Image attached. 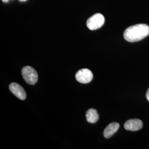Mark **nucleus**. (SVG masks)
<instances>
[{"label":"nucleus","instance_id":"obj_1","mask_svg":"<svg viewBox=\"0 0 149 149\" xmlns=\"http://www.w3.org/2000/svg\"><path fill=\"white\" fill-rule=\"evenodd\" d=\"M149 34V26L138 24L128 27L124 32V38L129 42H136L146 37Z\"/></svg>","mask_w":149,"mask_h":149},{"label":"nucleus","instance_id":"obj_2","mask_svg":"<svg viewBox=\"0 0 149 149\" xmlns=\"http://www.w3.org/2000/svg\"><path fill=\"white\" fill-rule=\"evenodd\" d=\"M22 76L27 84L33 85L37 82L38 75L37 71L31 66H25L22 70Z\"/></svg>","mask_w":149,"mask_h":149},{"label":"nucleus","instance_id":"obj_3","mask_svg":"<svg viewBox=\"0 0 149 149\" xmlns=\"http://www.w3.org/2000/svg\"><path fill=\"white\" fill-rule=\"evenodd\" d=\"M105 19L101 13H97L91 17L87 22V26L92 31L100 28L104 24Z\"/></svg>","mask_w":149,"mask_h":149},{"label":"nucleus","instance_id":"obj_4","mask_svg":"<svg viewBox=\"0 0 149 149\" xmlns=\"http://www.w3.org/2000/svg\"><path fill=\"white\" fill-rule=\"evenodd\" d=\"M93 74L88 69H82L78 71L76 74V79L81 84H87L93 79Z\"/></svg>","mask_w":149,"mask_h":149},{"label":"nucleus","instance_id":"obj_5","mask_svg":"<svg viewBox=\"0 0 149 149\" xmlns=\"http://www.w3.org/2000/svg\"><path fill=\"white\" fill-rule=\"evenodd\" d=\"M9 88L11 92L18 98L21 100H24L26 98L27 95L26 91L21 86L19 85V84L15 82L11 83L10 85Z\"/></svg>","mask_w":149,"mask_h":149},{"label":"nucleus","instance_id":"obj_6","mask_svg":"<svg viewBox=\"0 0 149 149\" xmlns=\"http://www.w3.org/2000/svg\"><path fill=\"white\" fill-rule=\"evenodd\" d=\"M143 126L142 121L138 119L128 120L124 124V128L130 131H138Z\"/></svg>","mask_w":149,"mask_h":149},{"label":"nucleus","instance_id":"obj_7","mask_svg":"<svg viewBox=\"0 0 149 149\" xmlns=\"http://www.w3.org/2000/svg\"><path fill=\"white\" fill-rule=\"evenodd\" d=\"M119 128V124L117 122H113L109 124L104 130L103 135L107 139L110 138L112 135L116 133Z\"/></svg>","mask_w":149,"mask_h":149},{"label":"nucleus","instance_id":"obj_8","mask_svg":"<svg viewBox=\"0 0 149 149\" xmlns=\"http://www.w3.org/2000/svg\"><path fill=\"white\" fill-rule=\"evenodd\" d=\"M87 120L92 124L97 122L99 119V114L95 109L91 108L88 109L86 114Z\"/></svg>","mask_w":149,"mask_h":149},{"label":"nucleus","instance_id":"obj_9","mask_svg":"<svg viewBox=\"0 0 149 149\" xmlns=\"http://www.w3.org/2000/svg\"><path fill=\"white\" fill-rule=\"evenodd\" d=\"M146 98H147L148 101L149 102V88L148 89V91H147V92H146Z\"/></svg>","mask_w":149,"mask_h":149},{"label":"nucleus","instance_id":"obj_10","mask_svg":"<svg viewBox=\"0 0 149 149\" xmlns=\"http://www.w3.org/2000/svg\"><path fill=\"white\" fill-rule=\"evenodd\" d=\"M8 1H9V0H2V1H3V2H5V3H7V2H8Z\"/></svg>","mask_w":149,"mask_h":149},{"label":"nucleus","instance_id":"obj_11","mask_svg":"<svg viewBox=\"0 0 149 149\" xmlns=\"http://www.w3.org/2000/svg\"><path fill=\"white\" fill-rule=\"evenodd\" d=\"M20 1H27V0H19Z\"/></svg>","mask_w":149,"mask_h":149}]
</instances>
